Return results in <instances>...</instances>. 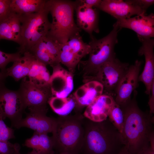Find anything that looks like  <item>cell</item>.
<instances>
[{
    "instance_id": "cell-1",
    "label": "cell",
    "mask_w": 154,
    "mask_h": 154,
    "mask_svg": "<svg viewBox=\"0 0 154 154\" xmlns=\"http://www.w3.org/2000/svg\"><path fill=\"white\" fill-rule=\"evenodd\" d=\"M120 106L124 117L121 135L123 143L130 153L137 154L149 144L154 135V116L149 113L142 111L135 99Z\"/></svg>"
},
{
    "instance_id": "cell-2",
    "label": "cell",
    "mask_w": 154,
    "mask_h": 154,
    "mask_svg": "<svg viewBox=\"0 0 154 154\" xmlns=\"http://www.w3.org/2000/svg\"><path fill=\"white\" fill-rule=\"evenodd\" d=\"M81 154H117L125 147L121 135L108 118L95 122L85 117Z\"/></svg>"
},
{
    "instance_id": "cell-3",
    "label": "cell",
    "mask_w": 154,
    "mask_h": 154,
    "mask_svg": "<svg viewBox=\"0 0 154 154\" xmlns=\"http://www.w3.org/2000/svg\"><path fill=\"white\" fill-rule=\"evenodd\" d=\"M84 117L80 112L55 119L51 136L57 153L68 152L80 154L84 135Z\"/></svg>"
},
{
    "instance_id": "cell-4",
    "label": "cell",
    "mask_w": 154,
    "mask_h": 154,
    "mask_svg": "<svg viewBox=\"0 0 154 154\" xmlns=\"http://www.w3.org/2000/svg\"><path fill=\"white\" fill-rule=\"evenodd\" d=\"M77 1L46 0V6L52 17L50 28L46 36L59 43H66L81 30L74 21V11Z\"/></svg>"
},
{
    "instance_id": "cell-5",
    "label": "cell",
    "mask_w": 154,
    "mask_h": 154,
    "mask_svg": "<svg viewBox=\"0 0 154 154\" xmlns=\"http://www.w3.org/2000/svg\"><path fill=\"white\" fill-rule=\"evenodd\" d=\"M121 29L115 23L113 30L105 37L98 40L93 36L90 38L89 58L80 62L82 64L84 82L94 80L100 67L115 56L114 47L118 42L117 33Z\"/></svg>"
},
{
    "instance_id": "cell-6",
    "label": "cell",
    "mask_w": 154,
    "mask_h": 154,
    "mask_svg": "<svg viewBox=\"0 0 154 154\" xmlns=\"http://www.w3.org/2000/svg\"><path fill=\"white\" fill-rule=\"evenodd\" d=\"M49 11L46 6L39 11L27 15L19 16L21 29V44L19 51L21 54L46 36L50 28Z\"/></svg>"
},
{
    "instance_id": "cell-7",
    "label": "cell",
    "mask_w": 154,
    "mask_h": 154,
    "mask_svg": "<svg viewBox=\"0 0 154 154\" xmlns=\"http://www.w3.org/2000/svg\"><path fill=\"white\" fill-rule=\"evenodd\" d=\"M27 108L18 90H10L5 85L0 87V114L3 119L9 118L11 126H15L23 118Z\"/></svg>"
},
{
    "instance_id": "cell-8",
    "label": "cell",
    "mask_w": 154,
    "mask_h": 154,
    "mask_svg": "<svg viewBox=\"0 0 154 154\" xmlns=\"http://www.w3.org/2000/svg\"><path fill=\"white\" fill-rule=\"evenodd\" d=\"M18 90L29 110L47 112V104L52 96L50 86H37L31 83L26 77L23 78Z\"/></svg>"
},
{
    "instance_id": "cell-9",
    "label": "cell",
    "mask_w": 154,
    "mask_h": 154,
    "mask_svg": "<svg viewBox=\"0 0 154 154\" xmlns=\"http://www.w3.org/2000/svg\"><path fill=\"white\" fill-rule=\"evenodd\" d=\"M129 66L128 64L122 62L114 57L100 67L94 80L101 83L109 92L116 90Z\"/></svg>"
},
{
    "instance_id": "cell-10",
    "label": "cell",
    "mask_w": 154,
    "mask_h": 154,
    "mask_svg": "<svg viewBox=\"0 0 154 154\" xmlns=\"http://www.w3.org/2000/svg\"><path fill=\"white\" fill-rule=\"evenodd\" d=\"M142 64L136 60L130 66L119 82L116 89L115 102L120 106H123L130 100L132 92L137 86L139 73Z\"/></svg>"
},
{
    "instance_id": "cell-11",
    "label": "cell",
    "mask_w": 154,
    "mask_h": 154,
    "mask_svg": "<svg viewBox=\"0 0 154 154\" xmlns=\"http://www.w3.org/2000/svg\"><path fill=\"white\" fill-rule=\"evenodd\" d=\"M120 29H131L137 34L140 41L154 36V15L142 13L133 17L117 20L115 23Z\"/></svg>"
},
{
    "instance_id": "cell-12",
    "label": "cell",
    "mask_w": 154,
    "mask_h": 154,
    "mask_svg": "<svg viewBox=\"0 0 154 154\" xmlns=\"http://www.w3.org/2000/svg\"><path fill=\"white\" fill-rule=\"evenodd\" d=\"M29 110L26 117L22 118L14 127H27L39 134L52 133L55 126V119L47 116L45 112L35 110Z\"/></svg>"
},
{
    "instance_id": "cell-13",
    "label": "cell",
    "mask_w": 154,
    "mask_h": 154,
    "mask_svg": "<svg viewBox=\"0 0 154 154\" xmlns=\"http://www.w3.org/2000/svg\"><path fill=\"white\" fill-rule=\"evenodd\" d=\"M52 67L53 72L50 76L49 84L52 96L66 98L74 88L73 74L60 64Z\"/></svg>"
},
{
    "instance_id": "cell-14",
    "label": "cell",
    "mask_w": 154,
    "mask_h": 154,
    "mask_svg": "<svg viewBox=\"0 0 154 154\" xmlns=\"http://www.w3.org/2000/svg\"><path fill=\"white\" fill-rule=\"evenodd\" d=\"M138 51L140 55H144L145 64L143 71L139 76L138 81L142 82L146 88L145 93L149 95L152 84L154 82V40L152 38L142 39Z\"/></svg>"
},
{
    "instance_id": "cell-15",
    "label": "cell",
    "mask_w": 154,
    "mask_h": 154,
    "mask_svg": "<svg viewBox=\"0 0 154 154\" xmlns=\"http://www.w3.org/2000/svg\"><path fill=\"white\" fill-rule=\"evenodd\" d=\"M97 8L117 20L130 18L134 15L146 13L139 7L121 0H102Z\"/></svg>"
},
{
    "instance_id": "cell-16",
    "label": "cell",
    "mask_w": 154,
    "mask_h": 154,
    "mask_svg": "<svg viewBox=\"0 0 154 154\" xmlns=\"http://www.w3.org/2000/svg\"><path fill=\"white\" fill-rule=\"evenodd\" d=\"M104 88L100 82L92 80L86 82L78 88L73 95L76 112H79L82 108L87 107L102 95Z\"/></svg>"
},
{
    "instance_id": "cell-17",
    "label": "cell",
    "mask_w": 154,
    "mask_h": 154,
    "mask_svg": "<svg viewBox=\"0 0 154 154\" xmlns=\"http://www.w3.org/2000/svg\"><path fill=\"white\" fill-rule=\"evenodd\" d=\"M114 100L111 96L102 95L86 107L83 116L95 122H100L107 119Z\"/></svg>"
},
{
    "instance_id": "cell-18",
    "label": "cell",
    "mask_w": 154,
    "mask_h": 154,
    "mask_svg": "<svg viewBox=\"0 0 154 154\" xmlns=\"http://www.w3.org/2000/svg\"><path fill=\"white\" fill-rule=\"evenodd\" d=\"M75 10L76 15V24L81 30L88 33L90 37L93 36V32H99L98 27V12L96 9L87 7L81 4L79 0L77 1Z\"/></svg>"
},
{
    "instance_id": "cell-19",
    "label": "cell",
    "mask_w": 154,
    "mask_h": 154,
    "mask_svg": "<svg viewBox=\"0 0 154 154\" xmlns=\"http://www.w3.org/2000/svg\"><path fill=\"white\" fill-rule=\"evenodd\" d=\"M13 62L12 66L6 69L7 76H10L17 81L27 76L33 60L35 59L29 51H26Z\"/></svg>"
},
{
    "instance_id": "cell-20",
    "label": "cell",
    "mask_w": 154,
    "mask_h": 154,
    "mask_svg": "<svg viewBox=\"0 0 154 154\" xmlns=\"http://www.w3.org/2000/svg\"><path fill=\"white\" fill-rule=\"evenodd\" d=\"M46 0H11V12L19 16L27 15L38 12L45 7Z\"/></svg>"
},
{
    "instance_id": "cell-21",
    "label": "cell",
    "mask_w": 154,
    "mask_h": 154,
    "mask_svg": "<svg viewBox=\"0 0 154 154\" xmlns=\"http://www.w3.org/2000/svg\"><path fill=\"white\" fill-rule=\"evenodd\" d=\"M27 76L29 81L38 86H50V76L46 65L35 59L32 63Z\"/></svg>"
},
{
    "instance_id": "cell-22",
    "label": "cell",
    "mask_w": 154,
    "mask_h": 154,
    "mask_svg": "<svg viewBox=\"0 0 154 154\" xmlns=\"http://www.w3.org/2000/svg\"><path fill=\"white\" fill-rule=\"evenodd\" d=\"M48 104L53 111L60 116L68 115L76 106L73 95L65 98L52 96L49 99Z\"/></svg>"
},
{
    "instance_id": "cell-23",
    "label": "cell",
    "mask_w": 154,
    "mask_h": 154,
    "mask_svg": "<svg viewBox=\"0 0 154 154\" xmlns=\"http://www.w3.org/2000/svg\"><path fill=\"white\" fill-rule=\"evenodd\" d=\"M29 51L36 59L46 65H49L52 67L59 64L48 51L44 37L33 46Z\"/></svg>"
},
{
    "instance_id": "cell-24",
    "label": "cell",
    "mask_w": 154,
    "mask_h": 154,
    "mask_svg": "<svg viewBox=\"0 0 154 154\" xmlns=\"http://www.w3.org/2000/svg\"><path fill=\"white\" fill-rule=\"evenodd\" d=\"M59 60L60 63L66 66L68 71L72 74L81 61V59L72 52L66 43L61 44Z\"/></svg>"
},
{
    "instance_id": "cell-25",
    "label": "cell",
    "mask_w": 154,
    "mask_h": 154,
    "mask_svg": "<svg viewBox=\"0 0 154 154\" xmlns=\"http://www.w3.org/2000/svg\"><path fill=\"white\" fill-rule=\"evenodd\" d=\"M66 43L72 52L81 60L89 53L90 46L83 42L79 33L71 37Z\"/></svg>"
},
{
    "instance_id": "cell-26",
    "label": "cell",
    "mask_w": 154,
    "mask_h": 154,
    "mask_svg": "<svg viewBox=\"0 0 154 154\" xmlns=\"http://www.w3.org/2000/svg\"><path fill=\"white\" fill-rule=\"evenodd\" d=\"M108 119L121 135L123 126L124 114L121 107L115 101L109 111Z\"/></svg>"
},
{
    "instance_id": "cell-27",
    "label": "cell",
    "mask_w": 154,
    "mask_h": 154,
    "mask_svg": "<svg viewBox=\"0 0 154 154\" xmlns=\"http://www.w3.org/2000/svg\"><path fill=\"white\" fill-rule=\"evenodd\" d=\"M8 19L12 32L20 46L21 44V29L19 16L11 12L8 16Z\"/></svg>"
},
{
    "instance_id": "cell-28",
    "label": "cell",
    "mask_w": 154,
    "mask_h": 154,
    "mask_svg": "<svg viewBox=\"0 0 154 154\" xmlns=\"http://www.w3.org/2000/svg\"><path fill=\"white\" fill-rule=\"evenodd\" d=\"M44 39L49 53L58 63H60L59 56L61 44L46 36L44 37Z\"/></svg>"
},
{
    "instance_id": "cell-29",
    "label": "cell",
    "mask_w": 154,
    "mask_h": 154,
    "mask_svg": "<svg viewBox=\"0 0 154 154\" xmlns=\"http://www.w3.org/2000/svg\"><path fill=\"white\" fill-rule=\"evenodd\" d=\"M8 16L0 23V39H5L17 43L9 25Z\"/></svg>"
},
{
    "instance_id": "cell-30",
    "label": "cell",
    "mask_w": 154,
    "mask_h": 154,
    "mask_svg": "<svg viewBox=\"0 0 154 154\" xmlns=\"http://www.w3.org/2000/svg\"><path fill=\"white\" fill-rule=\"evenodd\" d=\"M21 55L19 51L14 53H7L0 50V70L6 72L7 65L10 62H14Z\"/></svg>"
},
{
    "instance_id": "cell-31",
    "label": "cell",
    "mask_w": 154,
    "mask_h": 154,
    "mask_svg": "<svg viewBox=\"0 0 154 154\" xmlns=\"http://www.w3.org/2000/svg\"><path fill=\"white\" fill-rule=\"evenodd\" d=\"M15 138L14 129L6 125L0 114V141H8Z\"/></svg>"
},
{
    "instance_id": "cell-32",
    "label": "cell",
    "mask_w": 154,
    "mask_h": 154,
    "mask_svg": "<svg viewBox=\"0 0 154 154\" xmlns=\"http://www.w3.org/2000/svg\"><path fill=\"white\" fill-rule=\"evenodd\" d=\"M20 147L17 143L13 144L8 141H0V154H15L20 151Z\"/></svg>"
},
{
    "instance_id": "cell-33",
    "label": "cell",
    "mask_w": 154,
    "mask_h": 154,
    "mask_svg": "<svg viewBox=\"0 0 154 154\" xmlns=\"http://www.w3.org/2000/svg\"><path fill=\"white\" fill-rule=\"evenodd\" d=\"M11 0H0V23L5 19L11 13Z\"/></svg>"
},
{
    "instance_id": "cell-34",
    "label": "cell",
    "mask_w": 154,
    "mask_h": 154,
    "mask_svg": "<svg viewBox=\"0 0 154 154\" xmlns=\"http://www.w3.org/2000/svg\"><path fill=\"white\" fill-rule=\"evenodd\" d=\"M126 1L139 7L145 12L147 9L154 3L153 0H128Z\"/></svg>"
},
{
    "instance_id": "cell-35",
    "label": "cell",
    "mask_w": 154,
    "mask_h": 154,
    "mask_svg": "<svg viewBox=\"0 0 154 154\" xmlns=\"http://www.w3.org/2000/svg\"><path fill=\"white\" fill-rule=\"evenodd\" d=\"M39 134L34 132L33 136L25 140L24 146L32 148V150L35 151L37 149L39 141Z\"/></svg>"
},
{
    "instance_id": "cell-36",
    "label": "cell",
    "mask_w": 154,
    "mask_h": 154,
    "mask_svg": "<svg viewBox=\"0 0 154 154\" xmlns=\"http://www.w3.org/2000/svg\"><path fill=\"white\" fill-rule=\"evenodd\" d=\"M137 154H154V135L151 137L149 144L140 150Z\"/></svg>"
},
{
    "instance_id": "cell-37",
    "label": "cell",
    "mask_w": 154,
    "mask_h": 154,
    "mask_svg": "<svg viewBox=\"0 0 154 154\" xmlns=\"http://www.w3.org/2000/svg\"><path fill=\"white\" fill-rule=\"evenodd\" d=\"M148 104L149 107V113L151 114L154 113V82H153L151 88Z\"/></svg>"
},
{
    "instance_id": "cell-38",
    "label": "cell",
    "mask_w": 154,
    "mask_h": 154,
    "mask_svg": "<svg viewBox=\"0 0 154 154\" xmlns=\"http://www.w3.org/2000/svg\"><path fill=\"white\" fill-rule=\"evenodd\" d=\"M102 0H81L79 1L81 4L89 8L93 7H96L99 5Z\"/></svg>"
},
{
    "instance_id": "cell-39",
    "label": "cell",
    "mask_w": 154,
    "mask_h": 154,
    "mask_svg": "<svg viewBox=\"0 0 154 154\" xmlns=\"http://www.w3.org/2000/svg\"><path fill=\"white\" fill-rule=\"evenodd\" d=\"M7 76L6 72L0 70V87L5 84V80Z\"/></svg>"
},
{
    "instance_id": "cell-40",
    "label": "cell",
    "mask_w": 154,
    "mask_h": 154,
    "mask_svg": "<svg viewBox=\"0 0 154 154\" xmlns=\"http://www.w3.org/2000/svg\"><path fill=\"white\" fill-rule=\"evenodd\" d=\"M117 154H132L130 153L125 146Z\"/></svg>"
},
{
    "instance_id": "cell-41",
    "label": "cell",
    "mask_w": 154,
    "mask_h": 154,
    "mask_svg": "<svg viewBox=\"0 0 154 154\" xmlns=\"http://www.w3.org/2000/svg\"><path fill=\"white\" fill-rule=\"evenodd\" d=\"M15 154H22L21 153H20L19 151H17V152ZM25 154H37V153H36L35 151H31L29 152L28 153Z\"/></svg>"
},
{
    "instance_id": "cell-42",
    "label": "cell",
    "mask_w": 154,
    "mask_h": 154,
    "mask_svg": "<svg viewBox=\"0 0 154 154\" xmlns=\"http://www.w3.org/2000/svg\"><path fill=\"white\" fill-rule=\"evenodd\" d=\"M57 154H73V153L68 152H60L58 153H57Z\"/></svg>"
}]
</instances>
